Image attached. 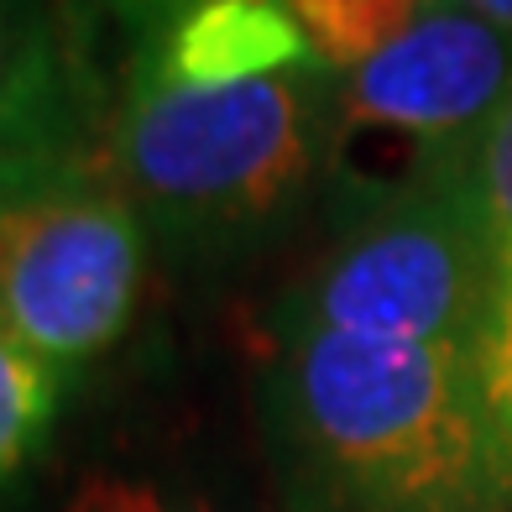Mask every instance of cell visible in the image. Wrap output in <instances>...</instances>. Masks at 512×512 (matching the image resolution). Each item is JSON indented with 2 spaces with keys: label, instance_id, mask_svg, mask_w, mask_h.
<instances>
[{
  "label": "cell",
  "instance_id": "277c9868",
  "mask_svg": "<svg viewBox=\"0 0 512 512\" xmlns=\"http://www.w3.org/2000/svg\"><path fill=\"white\" fill-rule=\"evenodd\" d=\"M486 241L471 168L361 220L283 304V330L481 351Z\"/></svg>",
  "mask_w": 512,
  "mask_h": 512
},
{
  "label": "cell",
  "instance_id": "ba28073f",
  "mask_svg": "<svg viewBox=\"0 0 512 512\" xmlns=\"http://www.w3.org/2000/svg\"><path fill=\"white\" fill-rule=\"evenodd\" d=\"M471 194L486 241V324H481V387L497 434L512 455V95L481 131L471 157Z\"/></svg>",
  "mask_w": 512,
  "mask_h": 512
},
{
  "label": "cell",
  "instance_id": "8fae6325",
  "mask_svg": "<svg viewBox=\"0 0 512 512\" xmlns=\"http://www.w3.org/2000/svg\"><path fill=\"white\" fill-rule=\"evenodd\" d=\"M63 512H183L178 502H168L152 481L142 476H110V471H95L84 476L74 492H68Z\"/></svg>",
  "mask_w": 512,
  "mask_h": 512
},
{
  "label": "cell",
  "instance_id": "4fadbf2b",
  "mask_svg": "<svg viewBox=\"0 0 512 512\" xmlns=\"http://www.w3.org/2000/svg\"><path fill=\"white\" fill-rule=\"evenodd\" d=\"M455 6H465V11H476L481 21H492V27L512 32V0H455Z\"/></svg>",
  "mask_w": 512,
  "mask_h": 512
},
{
  "label": "cell",
  "instance_id": "6da1fadb",
  "mask_svg": "<svg viewBox=\"0 0 512 512\" xmlns=\"http://www.w3.org/2000/svg\"><path fill=\"white\" fill-rule=\"evenodd\" d=\"M277 403L304 460L366 512H502L512 497L476 351L283 330Z\"/></svg>",
  "mask_w": 512,
  "mask_h": 512
},
{
  "label": "cell",
  "instance_id": "8992f818",
  "mask_svg": "<svg viewBox=\"0 0 512 512\" xmlns=\"http://www.w3.org/2000/svg\"><path fill=\"white\" fill-rule=\"evenodd\" d=\"M319 63L283 0H189L147 48L136 79L142 84H251L267 74Z\"/></svg>",
  "mask_w": 512,
  "mask_h": 512
},
{
  "label": "cell",
  "instance_id": "7a4b0ae2",
  "mask_svg": "<svg viewBox=\"0 0 512 512\" xmlns=\"http://www.w3.org/2000/svg\"><path fill=\"white\" fill-rule=\"evenodd\" d=\"M330 68L251 84H131L115 115L110 168L136 215L183 241L251 236L304 194L330 147Z\"/></svg>",
  "mask_w": 512,
  "mask_h": 512
},
{
  "label": "cell",
  "instance_id": "3957f363",
  "mask_svg": "<svg viewBox=\"0 0 512 512\" xmlns=\"http://www.w3.org/2000/svg\"><path fill=\"white\" fill-rule=\"evenodd\" d=\"M512 95V32L434 6L387 53L351 68L335 95L330 162L371 215L471 168L481 131Z\"/></svg>",
  "mask_w": 512,
  "mask_h": 512
},
{
  "label": "cell",
  "instance_id": "5b68a950",
  "mask_svg": "<svg viewBox=\"0 0 512 512\" xmlns=\"http://www.w3.org/2000/svg\"><path fill=\"white\" fill-rule=\"evenodd\" d=\"M142 215L68 168L0 209V324L53 371L121 340L142 293Z\"/></svg>",
  "mask_w": 512,
  "mask_h": 512
},
{
  "label": "cell",
  "instance_id": "9c48e42d",
  "mask_svg": "<svg viewBox=\"0 0 512 512\" xmlns=\"http://www.w3.org/2000/svg\"><path fill=\"white\" fill-rule=\"evenodd\" d=\"M434 6H445V0H283V11L309 37L319 68H330V74H351L387 53Z\"/></svg>",
  "mask_w": 512,
  "mask_h": 512
},
{
  "label": "cell",
  "instance_id": "52a82bcc",
  "mask_svg": "<svg viewBox=\"0 0 512 512\" xmlns=\"http://www.w3.org/2000/svg\"><path fill=\"white\" fill-rule=\"evenodd\" d=\"M74 74L42 0H0V162L68 157Z\"/></svg>",
  "mask_w": 512,
  "mask_h": 512
},
{
  "label": "cell",
  "instance_id": "7c38bea8",
  "mask_svg": "<svg viewBox=\"0 0 512 512\" xmlns=\"http://www.w3.org/2000/svg\"><path fill=\"white\" fill-rule=\"evenodd\" d=\"M68 168H74V162H0V209L11 199H21L27 189H37V183L68 173Z\"/></svg>",
  "mask_w": 512,
  "mask_h": 512
},
{
  "label": "cell",
  "instance_id": "30bf717a",
  "mask_svg": "<svg viewBox=\"0 0 512 512\" xmlns=\"http://www.w3.org/2000/svg\"><path fill=\"white\" fill-rule=\"evenodd\" d=\"M58 398L63 377L0 324V481H11L32 460L58 418Z\"/></svg>",
  "mask_w": 512,
  "mask_h": 512
}]
</instances>
